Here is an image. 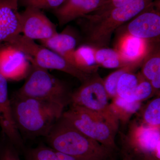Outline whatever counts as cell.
Masks as SVG:
<instances>
[{
    "mask_svg": "<svg viewBox=\"0 0 160 160\" xmlns=\"http://www.w3.org/2000/svg\"><path fill=\"white\" fill-rule=\"evenodd\" d=\"M152 2L153 0H134L103 14H89L79 19L87 42L95 48L105 47L116 29L147 9Z\"/></svg>",
    "mask_w": 160,
    "mask_h": 160,
    "instance_id": "3",
    "label": "cell"
},
{
    "mask_svg": "<svg viewBox=\"0 0 160 160\" xmlns=\"http://www.w3.org/2000/svg\"><path fill=\"white\" fill-rule=\"evenodd\" d=\"M138 75L139 82L135 92L134 98L135 101L142 102L154 94L150 82L144 78L140 73Z\"/></svg>",
    "mask_w": 160,
    "mask_h": 160,
    "instance_id": "26",
    "label": "cell"
},
{
    "mask_svg": "<svg viewBox=\"0 0 160 160\" xmlns=\"http://www.w3.org/2000/svg\"><path fill=\"white\" fill-rule=\"evenodd\" d=\"M96 48L89 45H82L76 48L74 63L80 70L89 74L97 72L99 66L95 59Z\"/></svg>",
    "mask_w": 160,
    "mask_h": 160,
    "instance_id": "17",
    "label": "cell"
},
{
    "mask_svg": "<svg viewBox=\"0 0 160 160\" xmlns=\"http://www.w3.org/2000/svg\"><path fill=\"white\" fill-rule=\"evenodd\" d=\"M109 99L103 79L96 72L72 92L70 104L98 112L119 122L110 110Z\"/></svg>",
    "mask_w": 160,
    "mask_h": 160,
    "instance_id": "7",
    "label": "cell"
},
{
    "mask_svg": "<svg viewBox=\"0 0 160 160\" xmlns=\"http://www.w3.org/2000/svg\"><path fill=\"white\" fill-rule=\"evenodd\" d=\"M28 160H78L50 147L40 146L29 152Z\"/></svg>",
    "mask_w": 160,
    "mask_h": 160,
    "instance_id": "23",
    "label": "cell"
},
{
    "mask_svg": "<svg viewBox=\"0 0 160 160\" xmlns=\"http://www.w3.org/2000/svg\"><path fill=\"white\" fill-rule=\"evenodd\" d=\"M126 33L149 42H159V0L152 2L147 9L132 18L128 24Z\"/></svg>",
    "mask_w": 160,
    "mask_h": 160,
    "instance_id": "8",
    "label": "cell"
},
{
    "mask_svg": "<svg viewBox=\"0 0 160 160\" xmlns=\"http://www.w3.org/2000/svg\"><path fill=\"white\" fill-rule=\"evenodd\" d=\"M65 0H19V5L40 9L53 10L62 5Z\"/></svg>",
    "mask_w": 160,
    "mask_h": 160,
    "instance_id": "25",
    "label": "cell"
},
{
    "mask_svg": "<svg viewBox=\"0 0 160 160\" xmlns=\"http://www.w3.org/2000/svg\"><path fill=\"white\" fill-rule=\"evenodd\" d=\"M0 160H20L14 146L10 142L0 144Z\"/></svg>",
    "mask_w": 160,
    "mask_h": 160,
    "instance_id": "27",
    "label": "cell"
},
{
    "mask_svg": "<svg viewBox=\"0 0 160 160\" xmlns=\"http://www.w3.org/2000/svg\"><path fill=\"white\" fill-rule=\"evenodd\" d=\"M153 89L154 95L160 94V72L158 73L153 78L149 81Z\"/></svg>",
    "mask_w": 160,
    "mask_h": 160,
    "instance_id": "29",
    "label": "cell"
},
{
    "mask_svg": "<svg viewBox=\"0 0 160 160\" xmlns=\"http://www.w3.org/2000/svg\"><path fill=\"white\" fill-rule=\"evenodd\" d=\"M19 17L21 33L30 39L42 41L58 32L55 24L40 9L26 7Z\"/></svg>",
    "mask_w": 160,
    "mask_h": 160,
    "instance_id": "9",
    "label": "cell"
},
{
    "mask_svg": "<svg viewBox=\"0 0 160 160\" xmlns=\"http://www.w3.org/2000/svg\"><path fill=\"white\" fill-rule=\"evenodd\" d=\"M62 118L75 129L107 148L116 151L115 137L119 123L102 115L71 106Z\"/></svg>",
    "mask_w": 160,
    "mask_h": 160,
    "instance_id": "4",
    "label": "cell"
},
{
    "mask_svg": "<svg viewBox=\"0 0 160 160\" xmlns=\"http://www.w3.org/2000/svg\"><path fill=\"white\" fill-rule=\"evenodd\" d=\"M71 94L65 83L46 69L32 64L25 83L15 93L18 96L56 103L64 107L70 104Z\"/></svg>",
    "mask_w": 160,
    "mask_h": 160,
    "instance_id": "5",
    "label": "cell"
},
{
    "mask_svg": "<svg viewBox=\"0 0 160 160\" xmlns=\"http://www.w3.org/2000/svg\"><path fill=\"white\" fill-rule=\"evenodd\" d=\"M19 0H0V46L21 34Z\"/></svg>",
    "mask_w": 160,
    "mask_h": 160,
    "instance_id": "15",
    "label": "cell"
},
{
    "mask_svg": "<svg viewBox=\"0 0 160 160\" xmlns=\"http://www.w3.org/2000/svg\"><path fill=\"white\" fill-rule=\"evenodd\" d=\"M159 42L150 44L149 51L143 60L140 73L145 79L150 81L160 72V52Z\"/></svg>",
    "mask_w": 160,
    "mask_h": 160,
    "instance_id": "19",
    "label": "cell"
},
{
    "mask_svg": "<svg viewBox=\"0 0 160 160\" xmlns=\"http://www.w3.org/2000/svg\"><path fill=\"white\" fill-rule=\"evenodd\" d=\"M144 107L140 122L150 127L160 128V95L149 101Z\"/></svg>",
    "mask_w": 160,
    "mask_h": 160,
    "instance_id": "22",
    "label": "cell"
},
{
    "mask_svg": "<svg viewBox=\"0 0 160 160\" xmlns=\"http://www.w3.org/2000/svg\"><path fill=\"white\" fill-rule=\"evenodd\" d=\"M137 68L135 66H127L119 68L103 80L104 87L109 98L113 99L118 96L117 86L120 77L125 72H133Z\"/></svg>",
    "mask_w": 160,
    "mask_h": 160,
    "instance_id": "24",
    "label": "cell"
},
{
    "mask_svg": "<svg viewBox=\"0 0 160 160\" xmlns=\"http://www.w3.org/2000/svg\"><path fill=\"white\" fill-rule=\"evenodd\" d=\"M7 44L24 52L31 64L46 70L56 69L63 72L78 79L82 83L93 74L81 71L51 49L37 44L34 40L28 38L23 35L17 36Z\"/></svg>",
    "mask_w": 160,
    "mask_h": 160,
    "instance_id": "6",
    "label": "cell"
},
{
    "mask_svg": "<svg viewBox=\"0 0 160 160\" xmlns=\"http://www.w3.org/2000/svg\"><path fill=\"white\" fill-rule=\"evenodd\" d=\"M0 127L3 134L15 147H22L23 141L13 118L8 93V80L0 73Z\"/></svg>",
    "mask_w": 160,
    "mask_h": 160,
    "instance_id": "12",
    "label": "cell"
},
{
    "mask_svg": "<svg viewBox=\"0 0 160 160\" xmlns=\"http://www.w3.org/2000/svg\"><path fill=\"white\" fill-rule=\"evenodd\" d=\"M160 128L146 126L140 122H132L127 134L128 144L144 155H155L158 157L160 146Z\"/></svg>",
    "mask_w": 160,
    "mask_h": 160,
    "instance_id": "11",
    "label": "cell"
},
{
    "mask_svg": "<svg viewBox=\"0 0 160 160\" xmlns=\"http://www.w3.org/2000/svg\"><path fill=\"white\" fill-rule=\"evenodd\" d=\"M122 160H137L135 159L131 156L129 155H126V156Z\"/></svg>",
    "mask_w": 160,
    "mask_h": 160,
    "instance_id": "31",
    "label": "cell"
},
{
    "mask_svg": "<svg viewBox=\"0 0 160 160\" xmlns=\"http://www.w3.org/2000/svg\"><path fill=\"white\" fill-rule=\"evenodd\" d=\"M133 1L134 0H108L104 5L91 14L93 15H99L117 7L124 6Z\"/></svg>",
    "mask_w": 160,
    "mask_h": 160,
    "instance_id": "28",
    "label": "cell"
},
{
    "mask_svg": "<svg viewBox=\"0 0 160 160\" xmlns=\"http://www.w3.org/2000/svg\"><path fill=\"white\" fill-rule=\"evenodd\" d=\"M151 43L126 32L120 38L115 49L126 65L138 68L148 53Z\"/></svg>",
    "mask_w": 160,
    "mask_h": 160,
    "instance_id": "14",
    "label": "cell"
},
{
    "mask_svg": "<svg viewBox=\"0 0 160 160\" xmlns=\"http://www.w3.org/2000/svg\"><path fill=\"white\" fill-rule=\"evenodd\" d=\"M46 137L49 147L78 160H114L116 151L86 136L62 117Z\"/></svg>",
    "mask_w": 160,
    "mask_h": 160,
    "instance_id": "2",
    "label": "cell"
},
{
    "mask_svg": "<svg viewBox=\"0 0 160 160\" xmlns=\"http://www.w3.org/2000/svg\"><path fill=\"white\" fill-rule=\"evenodd\" d=\"M40 42L41 45L51 49L75 66L74 54L77 41L72 33L66 30L61 33L58 32L49 38L42 40Z\"/></svg>",
    "mask_w": 160,
    "mask_h": 160,
    "instance_id": "16",
    "label": "cell"
},
{
    "mask_svg": "<svg viewBox=\"0 0 160 160\" xmlns=\"http://www.w3.org/2000/svg\"><path fill=\"white\" fill-rule=\"evenodd\" d=\"M108 0H65L52 10L60 26L90 14L105 4Z\"/></svg>",
    "mask_w": 160,
    "mask_h": 160,
    "instance_id": "13",
    "label": "cell"
},
{
    "mask_svg": "<svg viewBox=\"0 0 160 160\" xmlns=\"http://www.w3.org/2000/svg\"><path fill=\"white\" fill-rule=\"evenodd\" d=\"M31 66L27 56L19 49L7 44L0 46V73L8 81L26 78Z\"/></svg>",
    "mask_w": 160,
    "mask_h": 160,
    "instance_id": "10",
    "label": "cell"
},
{
    "mask_svg": "<svg viewBox=\"0 0 160 160\" xmlns=\"http://www.w3.org/2000/svg\"><path fill=\"white\" fill-rule=\"evenodd\" d=\"M143 160H160V158L155 155L147 154L143 156Z\"/></svg>",
    "mask_w": 160,
    "mask_h": 160,
    "instance_id": "30",
    "label": "cell"
},
{
    "mask_svg": "<svg viewBox=\"0 0 160 160\" xmlns=\"http://www.w3.org/2000/svg\"><path fill=\"white\" fill-rule=\"evenodd\" d=\"M141 107V102H127L118 96L112 99V102L109 104L112 114L119 122H121L122 124L127 123L132 116L140 110Z\"/></svg>",
    "mask_w": 160,
    "mask_h": 160,
    "instance_id": "18",
    "label": "cell"
},
{
    "mask_svg": "<svg viewBox=\"0 0 160 160\" xmlns=\"http://www.w3.org/2000/svg\"><path fill=\"white\" fill-rule=\"evenodd\" d=\"M139 82V75L126 72L120 77L117 86L118 96L127 102H135V92Z\"/></svg>",
    "mask_w": 160,
    "mask_h": 160,
    "instance_id": "21",
    "label": "cell"
},
{
    "mask_svg": "<svg viewBox=\"0 0 160 160\" xmlns=\"http://www.w3.org/2000/svg\"><path fill=\"white\" fill-rule=\"evenodd\" d=\"M10 101L19 131L31 137H46L62 117L65 108L58 103L15 94Z\"/></svg>",
    "mask_w": 160,
    "mask_h": 160,
    "instance_id": "1",
    "label": "cell"
},
{
    "mask_svg": "<svg viewBox=\"0 0 160 160\" xmlns=\"http://www.w3.org/2000/svg\"><path fill=\"white\" fill-rule=\"evenodd\" d=\"M95 59L99 67L108 69L121 68L128 66L123 62L115 49L106 47L96 48Z\"/></svg>",
    "mask_w": 160,
    "mask_h": 160,
    "instance_id": "20",
    "label": "cell"
}]
</instances>
